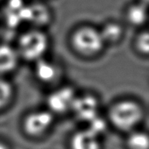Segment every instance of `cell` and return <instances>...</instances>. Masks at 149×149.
<instances>
[{
	"label": "cell",
	"mask_w": 149,
	"mask_h": 149,
	"mask_svg": "<svg viewBox=\"0 0 149 149\" xmlns=\"http://www.w3.org/2000/svg\"><path fill=\"white\" fill-rule=\"evenodd\" d=\"M68 41L73 53L85 59L97 57L106 47L99 28L88 23H81L73 28Z\"/></svg>",
	"instance_id": "1"
},
{
	"label": "cell",
	"mask_w": 149,
	"mask_h": 149,
	"mask_svg": "<svg viewBox=\"0 0 149 149\" xmlns=\"http://www.w3.org/2000/svg\"><path fill=\"white\" fill-rule=\"evenodd\" d=\"M144 117L143 107L132 100H121L110 107L109 120L118 131L130 132L139 128Z\"/></svg>",
	"instance_id": "2"
},
{
	"label": "cell",
	"mask_w": 149,
	"mask_h": 149,
	"mask_svg": "<svg viewBox=\"0 0 149 149\" xmlns=\"http://www.w3.org/2000/svg\"><path fill=\"white\" fill-rule=\"evenodd\" d=\"M49 45L48 34L42 28H33L25 30L18 36L15 49L20 59L36 63L45 58Z\"/></svg>",
	"instance_id": "3"
},
{
	"label": "cell",
	"mask_w": 149,
	"mask_h": 149,
	"mask_svg": "<svg viewBox=\"0 0 149 149\" xmlns=\"http://www.w3.org/2000/svg\"><path fill=\"white\" fill-rule=\"evenodd\" d=\"M54 121V114L50 111L37 110L25 116L22 121V129L28 136L39 138L49 132Z\"/></svg>",
	"instance_id": "4"
},
{
	"label": "cell",
	"mask_w": 149,
	"mask_h": 149,
	"mask_svg": "<svg viewBox=\"0 0 149 149\" xmlns=\"http://www.w3.org/2000/svg\"><path fill=\"white\" fill-rule=\"evenodd\" d=\"M76 96L73 89L70 87L56 89L47 98L48 110L53 114H62L71 111Z\"/></svg>",
	"instance_id": "5"
},
{
	"label": "cell",
	"mask_w": 149,
	"mask_h": 149,
	"mask_svg": "<svg viewBox=\"0 0 149 149\" xmlns=\"http://www.w3.org/2000/svg\"><path fill=\"white\" fill-rule=\"evenodd\" d=\"M99 102L93 95L76 96L71 111L77 119L82 121L90 122L97 117Z\"/></svg>",
	"instance_id": "6"
},
{
	"label": "cell",
	"mask_w": 149,
	"mask_h": 149,
	"mask_svg": "<svg viewBox=\"0 0 149 149\" xmlns=\"http://www.w3.org/2000/svg\"><path fill=\"white\" fill-rule=\"evenodd\" d=\"M70 149H101L100 136L88 128L77 131L70 138Z\"/></svg>",
	"instance_id": "7"
},
{
	"label": "cell",
	"mask_w": 149,
	"mask_h": 149,
	"mask_svg": "<svg viewBox=\"0 0 149 149\" xmlns=\"http://www.w3.org/2000/svg\"><path fill=\"white\" fill-rule=\"evenodd\" d=\"M19 59L15 47L7 44H0V77H3L15 70Z\"/></svg>",
	"instance_id": "8"
},
{
	"label": "cell",
	"mask_w": 149,
	"mask_h": 149,
	"mask_svg": "<svg viewBox=\"0 0 149 149\" xmlns=\"http://www.w3.org/2000/svg\"><path fill=\"white\" fill-rule=\"evenodd\" d=\"M34 73L37 79L42 83H51L57 80L60 71L54 63L43 58L35 63Z\"/></svg>",
	"instance_id": "9"
},
{
	"label": "cell",
	"mask_w": 149,
	"mask_h": 149,
	"mask_svg": "<svg viewBox=\"0 0 149 149\" xmlns=\"http://www.w3.org/2000/svg\"><path fill=\"white\" fill-rule=\"evenodd\" d=\"M125 18L128 23L134 27L142 26L148 20V6L139 1L132 3L126 8Z\"/></svg>",
	"instance_id": "10"
},
{
	"label": "cell",
	"mask_w": 149,
	"mask_h": 149,
	"mask_svg": "<svg viewBox=\"0 0 149 149\" xmlns=\"http://www.w3.org/2000/svg\"><path fill=\"white\" fill-rule=\"evenodd\" d=\"M105 45L115 44L122 39L124 35V28L121 24L115 20H108L104 22L99 28Z\"/></svg>",
	"instance_id": "11"
},
{
	"label": "cell",
	"mask_w": 149,
	"mask_h": 149,
	"mask_svg": "<svg viewBox=\"0 0 149 149\" xmlns=\"http://www.w3.org/2000/svg\"><path fill=\"white\" fill-rule=\"evenodd\" d=\"M126 147L128 149H149V132L139 128L128 132Z\"/></svg>",
	"instance_id": "12"
},
{
	"label": "cell",
	"mask_w": 149,
	"mask_h": 149,
	"mask_svg": "<svg viewBox=\"0 0 149 149\" xmlns=\"http://www.w3.org/2000/svg\"><path fill=\"white\" fill-rule=\"evenodd\" d=\"M14 96V89L11 83L0 77V110L4 109L8 106Z\"/></svg>",
	"instance_id": "13"
},
{
	"label": "cell",
	"mask_w": 149,
	"mask_h": 149,
	"mask_svg": "<svg viewBox=\"0 0 149 149\" xmlns=\"http://www.w3.org/2000/svg\"><path fill=\"white\" fill-rule=\"evenodd\" d=\"M136 47L140 54L149 55V30L143 31L136 39Z\"/></svg>",
	"instance_id": "14"
},
{
	"label": "cell",
	"mask_w": 149,
	"mask_h": 149,
	"mask_svg": "<svg viewBox=\"0 0 149 149\" xmlns=\"http://www.w3.org/2000/svg\"><path fill=\"white\" fill-rule=\"evenodd\" d=\"M0 149H10V148H9V146H8L6 143H4L3 141L0 140Z\"/></svg>",
	"instance_id": "15"
},
{
	"label": "cell",
	"mask_w": 149,
	"mask_h": 149,
	"mask_svg": "<svg viewBox=\"0 0 149 149\" xmlns=\"http://www.w3.org/2000/svg\"><path fill=\"white\" fill-rule=\"evenodd\" d=\"M139 2L143 3L147 6H149V0H139Z\"/></svg>",
	"instance_id": "16"
}]
</instances>
